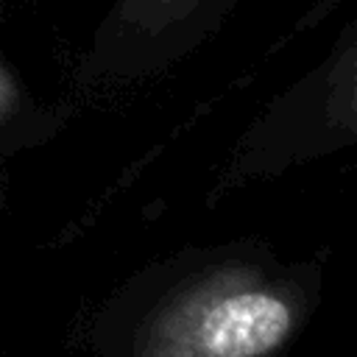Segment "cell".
Listing matches in <instances>:
<instances>
[{"label":"cell","mask_w":357,"mask_h":357,"mask_svg":"<svg viewBox=\"0 0 357 357\" xmlns=\"http://www.w3.org/2000/svg\"><path fill=\"white\" fill-rule=\"evenodd\" d=\"M312 271L262 251L192 254L145 307L131 357H279L312 315Z\"/></svg>","instance_id":"cell-1"},{"label":"cell","mask_w":357,"mask_h":357,"mask_svg":"<svg viewBox=\"0 0 357 357\" xmlns=\"http://www.w3.org/2000/svg\"><path fill=\"white\" fill-rule=\"evenodd\" d=\"M20 84H17V78L11 75V70L0 61V123H6V120H11L14 114H17V109H20Z\"/></svg>","instance_id":"cell-4"},{"label":"cell","mask_w":357,"mask_h":357,"mask_svg":"<svg viewBox=\"0 0 357 357\" xmlns=\"http://www.w3.org/2000/svg\"><path fill=\"white\" fill-rule=\"evenodd\" d=\"M357 142V42L290 89L243 139L229 178L276 173Z\"/></svg>","instance_id":"cell-2"},{"label":"cell","mask_w":357,"mask_h":357,"mask_svg":"<svg viewBox=\"0 0 357 357\" xmlns=\"http://www.w3.org/2000/svg\"><path fill=\"white\" fill-rule=\"evenodd\" d=\"M204 6H206V0H128L131 14L139 22H148L151 28L184 22L187 17H192Z\"/></svg>","instance_id":"cell-3"}]
</instances>
